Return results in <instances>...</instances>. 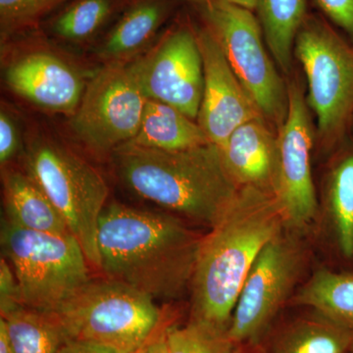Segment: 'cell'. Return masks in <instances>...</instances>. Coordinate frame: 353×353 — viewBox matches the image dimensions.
<instances>
[{
    "instance_id": "cell-1",
    "label": "cell",
    "mask_w": 353,
    "mask_h": 353,
    "mask_svg": "<svg viewBox=\"0 0 353 353\" xmlns=\"http://www.w3.org/2000/svg\"><path fill=\"white\" fill-rule=\"evenodd\" d=\"M275 194L241 188L222 217L201 238L190 282V320L229 331L239 296L262 250L285 232Z\"/></svg>"
},
{
    "instance_id": "cell-2",
    "label": "cell",
    "mask_w": 353,
    "mask_h": 353,
    "mask_svg": "<svg viewBox=\"0 0 353 353\" xmlns=\"http://www.w3.org/2000/svg\"><path fill=\"white\" fill-rule=\"evenodd\" d=\"M201 238L175 216L112 203L99 218V269L153 299H176L190 285Z\"/></svg>"
},
{
    "instance_id": "cell-3",
    "label": "cell",
    "mask_w": 353,
    "mask_h": 353,
    "mask_svg": "<svg viewBox=\"0 0 353 353\" xmlns=\"http://www.w3.org/2000/svg\"><path fill=\"white\" fill-rule=\"evenodd\" d=\"M113 157L120 180L134 194L210 228L241 189L213 143L171 152L126 143Z\"/></svg>"
},
{
    "instance_id": "cell-4",
    "label": "cell",
    "mask_w": 353,
    "mask_h": 353,
    "mask_svg": "<svg viewBox=\"0 0 353 353\" xmlns=\"http://www.w3.org/2000/svg\"><path fill=\"white\" fill-rule=\"evenodd\" d=\"M294 54L305 74L306 102L317 119L321 145L334 150L353 126V43L321 13H309Z\"/></svg>"
},
{
    "instance_id": "cell-5",
    "label": "cell",
    "mask_w": 353,
    "mask_h": 353,
    "mask_svg": "<svg viewBox=\"0 0 353 353\" xmlns=\"http://www.w3.org/2000/svg\"><path fill=\"white\" fill-rule=\"evenodd\" d=\"M69 340L95 341L134 353L159 329L154 299L109 278L90 279L57 311Z\"/></svg>"
},
{
    "instance_id": "cell-6",
    "label": "cell",
    "mask_w": 353,
    "mask_h": 353,
    "mask_svg": "<svg viewBox=\"0 0 353 353\" xmlns=\"http://www.w3.org/2000/svg\"><path fill=\"white\" fill-rule=\"evenodd\" d=\"M0 241L25 307L55 312L90 281V263L71 234L31 231L6 220Z\"/></svg>"
},
{
    "instance_id": "cell-7",
    "label": "cell",
    "mask_w": 353,
    "mask_h": 353,
    "mask_svg": "<svg viewBox=\"0 0 353 353\" xmlns=\"http://www.w3.org/2000/svg\"><path fill=\"white\" fill-rule=\"evenodd\" d=\"M25 167L80 243L88 263L99 268L97 229L108 197L103 176L67 146L46 139L29 145Z\"/></svg>"
},
{
    "instance_id": "cell-8",
    "label": "cell",
    "mask_w": 353,
    "mask_h": 353,
    "mask_svg": "<svg viewBox=\"0 0 353 353\" xmlns=\"http://www.w3.org/2000/svg\"><path fill=\"white\" fill-rule=\"evenodd\" d=\"M201 19L265 119L279 130L287 116L288 87L265 46L256 14L225 0H205Z\"/></svg>"
},
{
    "instance_id": "cell-9",
    "label": "cell",
    "mask_w": 353,
    "mask_h": 353,
    "mask_svg": "<svg viewBox=\"0 0 353 353\" xmlns=\"http://www.w3.org/2000/svg\"><path fill=\"white\" fill-rule=\"evenodd\" d=\"M148 101L134 58L104 64L85 85L72 115V131L88 150L113 152L136 137Z\"/></svg>"
},
{
    "instance_id": "cell-10",
    "label": "cell",
    "mask_w": 353,
    "mask_h": 353,
    "mask_svg": "<svg viewBox=\"0 0 353 353\" xmlns=\"http://www.w3.org/2000/svg\"><path fill=\"white\" fill-rule=\"evenodd\" d=\"M146 99L163 102L196 121L203 94V62L196 25L182 18L157 43L134 58Z\"/></svg>"
},
{
    "instance_id": "cell-11",
    "label": "cell",
    "mask_w": 353,
    "mask_h": 353,
    "mask_svg": "<svg viewBox=\"0 0 353 353\" xmlns=\"http://www.w3.org/2000/svg\"><path fill=\"white\" fill-rule=\"evenodd\" d=\"M303 246L283 232L260 252L239 296L230 325L236 345L263 336L303 270Z\"/></svg>"
},
{
    "instance_id": "cell-12",
    "label": "cell",
    "mask_w": 353,
    "mask_h": 353,
    "mask_svg": "<svg viewBox=\"0 0 353 353\" xmlns=\"http://www.w3.org/2000/svg\"><path fill=\"white\" fill-rule=\"evenodd\" d=\"M287 87V116L278 130L275 196L287 229L301 230L312 222L317 213V196L311 170L315 134L301 83L292 80Z\"/></svg>"
},
{
    "instance_id": "cell-13",
    "label": "cell",
    "mask_w": 353,
    "mask_h": 353,
    "mask_svg": "<svg viewBox=\"0 0 353 353\" xmlns=\"http://www.w3.org/2000/svg\"><path fill=\"white\" fill-rule=\"evenodd\" d=\"M203 62V94L197 123L219 150L236 128L261 118V111L230 66L222 48L203 24L196 25Z\"/></svg>"
},
{
    "instance_id": "cell-14",
    "label": "cell",
    "mask_w": 353,
    "mask_h": 353,
    "mask_svg": "<svg viewBox=\"0 0 353 353\" xmlns=\"http://www.w3.org/2000/svg\"><path fill=\"white\" fill-rule=\"evenodd\" d=\"M7 85L20 97L50 112L73 115L85 85L80 73L48 51H32L9 64Z\"/></svg>"
},
{
    "instance_id": "cell-15",
    "label": "cell",
    "mask_w": 353,
    "mask_h": 353,
    "mask_svg": "<svg viewBox=\"0 0 353 353\" xmlns=\"http://www.w3.org/2000/svg\"><path fill=\"white\" fill-rule=\"evenodd\" d=\"M265 118L236 128L221 148L228 172L240 188L275 194L278 170V132Z\"/></svg>"
},
{
    "instance_id": "cell-16",
    "label": "cell",
    "mask_w": 353,
    "mask_h": 353,
    "mask_svg": "<svg viewBox=\"0 0 353 353\" xmlns=\"http://www.w3.org/2000/svg\"><path fill=\"white\" fill-rule=\"evenodd\" d=\"M174 0H132L97 46L104 64L131 60L145 52L173 12Z\"/></svg>"
},
{
    "instance_id": "cell-17",
    "label": "cell",
    "mask_w": 353,
    "mask_h": 353,
    "mask_svg": "<svg viewBox=\"0 0 353 353\" xmlns=\"http://www.w3.org/2000/svg\"><path fill=\"white\" fill-rule=\"evenodd\" d=\"M3 199L6 220L16 226L43 233L71 234L57 208L27 172L4 171Z\"/></svg>"
},
{
    "instance_id": "cell-18",
    "label": "cell",
    "mask_w": 353,
    "mask_h": 353,
    "mask_svg": "<svg viewBox=\"0 0 353 353\" xmlns=\"http://www.w3.org/2000/svg\"><path fill=\"white\" fill-rule=\"evenodd\" d=\"M128 143L171 152L211 143L196 121L173 106L148 99L139 131Z\"/></svg>"
},
{
    "instance_id": "cell-19",
    "label": "cell",
    "mask_w": 353,
    "mask_h": 353,
    "mask_svg": "<svg viewBox=\"0 0 353 353\" xmlns=\"http://www.w3.org/2000/svg\"><path fill=\"white\" fill-rule=\"evenodd\" d=\"M296 303L343 330L353 353V273L318 270L299 290Z\"/></svg>"
},
{
    "instance_id": "cell-20",
    "label": "cell",
    "mask_w": 353,
    "mask_h": 353,
    "mask_svg": "<svg viewBox=\"0 0 353 353\" xmlns=\"http://www.w3.org/2000/svg\"><path fill=\"white\" fill-rule=\"evenodd\" d=\"M255 14L272 57L289 74L296 36L309 14L308 0H257Z\"/></svg>"
},
{
    "instance_id": "cell-21",
    "label": "cell",
    "mask_w": 353,
    "mask_h": 353,
    "mask_svg": "<svg viewBox=\"0 0 353 353\" xmlns=\"http://www.w3.org/2000/svg\"><path fill=\"white\" fill-rule=\"evenodd\" d=\"M13 353H58L69 341L63 327L52 313L20 307L1 314Z\"/></svg>"
},
{
    "instance_id": "cell-22",
    "label": "cell",
    "mask_w": 353,
    "mask_h": 353,
    "mask_svg": "<svg viewBox=\"0 0 353 353\" xmlns=\"http://www.w3.org/2000/svg\"><path fill=\"white\" fill-rule=\"evenodd\" d=\"M327 206L341 255L353 257V150L343 152L329 172Z\"/></svg>"
},
{
    "instance_id": "cell-23",
    "label": "cell",
    "mask_w": 353,
    "mask_h": 353,
    "mask_svg": "<svg viewBox=\"0 0 353 353\" xmlns=\"http://www.w3.org/2000/svg\"><path fill=\"white\" fill-rule=\"evenodd\" d=\"M126 3L127 0H74L51 21V34L67 43H87Z\"/></svg>"
},
{
    "instance_id": "cell-24",
    "label": "cell",
    "mask_w": 353,
    "mask_h": 353,
    "mask_svg": "<svg viewBox=\"0 0 353 353\" xmlns=\"http://www.w3.org/2000/svg\"><path fill=\"white\" fill-rule=\"evenodd\" d=\"M274 353H352V343L343 330L317 314L290 327Z\"/></svg>"
},
{
    "instance_id": "cell-25",
    "label": "cell",
    "mask_w": 353,
    "mask_h": 353,
    "mask_svg": "<svg viewBox=\"0 0 353 353\" xmlns=\"http://www.w3.org/2000/svg\"><path fill=\"white\" fill-rule=\"evenodd\" d=\"M168 353H234L236 345L228 332L192 321L185 327H168Z\"/></svg>"
},
{
    "instance_id": "cell-26",
    "label": "cell",
    "mask_w": 353,
    "mask_h": 353,
    "mask_svg": "<svg viewBox=\"0 0 353 353\" xmlns=\"http://www.w3.org/2000/svg\"><path fill=\"white\" fill-rule=\"evenodd\" d=\"M66 0H0L2 41L36 26Z\"/></svg>"
},
{
    "instance_id": "cell-27",
    "label": "cell",
    "mask_w": 353,
    "mask_h": 353,
    "mask_svg": "<svg viewBox=\"0 0 353 353\" xmlns=\"http://www.w3.org/2000/svg\"><path fill=\"white\" fill-rule=\"evenodd\" d=\"M325 18L353 43V0H313Z\"/></svg>"
},
{
    "instance_id": "cell-28",
    "label": "cell",
    "mask_w": 353,
    "mask_h": 353,
    "mask_svg": "<svg viewBox=\"0 0 353 353\" xmlns=\"http://www.w3.org/2000/svg\"><path fill=\"white\" fill-rule=\"evenodd\" d=\"M0 305L1 314L24 306L21 301L19 285L12 267L6 259L0 261Z\"/></svg>"
},
{
    "instance_id": "cell-29",
    "label": "cell",
    "mask_w": 353,
    "mask_h": 353,
    "mask_svg": "<svg viewBox=\"0 0 353 353\" xmlns=\"http://www.w3.org/2000/svg\"><path fill=\"white\" fill-rule=\"evenodd\" d=\"M19 132L15 120L3 108L0 111V162L10 161L19 150Z\"/></svg>"
},
{
    "instance_id": "cell-30",
    "label": "cell",
    "mask_w": 353,
    "mask_h": 353,
    "mask_svg": "<svg viewBox=\"0 0 353 353\" xmlns=\"http://www.w3.org/2000/svg\"><path fill=\"white\" fill-rule=\"evenodd\" d=\"M58 353H119L114 348L95 341L69 340Z\"/></svg>"
},
{
    "instance_id": "cell-31",
    "label": "cell",
    "mask_w": 353,
    "mask_h": 353,
    "mask_svg": "<svg viewBox=\"0 0 353 353\" xmlns=\"http://www.w3.org/2000/svg\"><path fill=\"white\" fill-rule=\"evenodd\" d=\"M167 328L158 329L154 334L150 336V340L146 341L138 352L134 353H168L166 341Z\"/></svg>"
},
{
    "instance_id": "cell-32",
    "label": "cell",
    "mask_w": 353,
    "mask_h": 353,
    "mask_svg": "<svg viewBox=\"0 0 353 353\" xmlns=\"http://www.w3.org/2000/svg\"><path fill=\"white\" fill-rule=\"evenodd\" d=\"M0 353H13L12 345H11L3 318L0 319Z\"/></svg>"
},
{
    "instance_id": "cell-33",
    "label": "cell",
    "mask_w": 353,
    "mask_h": 353,
    "mask_svg": "<svg viewBox=\"0 0 353 353\" xmlns=\"http://www.w3.org/2000/svg\"><path fill=\"white\" fill-rule=\"evenodd\" d=\"M225 1L248 9V10L254 11V12L257 6V0H225Z\"/></svg>"
},
{
    "instance_id": "cell-34",
    "label": "cell",
    "mask_w": 353,
    "mask_h": 353,
    "mask_svg": "<svg viewBox=\"0 0 353 353\" xmlns=\"http://www.w3.org/2000/svg\"><path fill=\"white\" fill-rule=\"evenodd\" d=\"M199 1H205V0H199Z\"/></svg>"
},
{
    "instance_id": "cell-35",
    "label": "cell",
    "mask_w": 353,
    "mask_h": 353,
    "mask_svg": "<svg viewBox=\"0 0 353 353\" xmlns=\"http://www.w3.org/2000/svg\"><path fill=\"white\" fill-rule=\"evenodd\" d=\"M352 129H353V126H352Z\"/></svg>"
}]
</instances>
